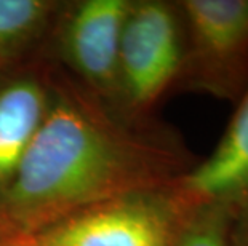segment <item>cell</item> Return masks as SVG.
Masks as SVG:
<instances>
[{"instance_id":"cell-1","label":"cell","mask_w":248,"mask_h":246,"mask_svg":"<svg viewBox=\"0 0 248 246\" xmlns=\"http://www.w3.org/2000/svg\"><path fill=\"white\" fill-rule=\"evenodd\" d=\"M50 85L44 122L0 198V243L126 193L171 186L199 161L171 127L126 118L53 59Z\"/></svg>"},{"instance_id":"cell-2","label":"cell","mask_w":248,"mask_h":246,"mask_svg":"<svg viewBox=\"0 0 248 246\" xmlns=\"http://www.w3.org/2000/svg\"><path fill=\"white\" fill-rule=\"evenodd\" d=\"M184 55V21L178 0H130L119 48V112L155 118L173 95Z\"/></svg>"},{"instance_id":"cell-3","label":"cell","mask_w":248,"mask_h":246,"mask_svg":"<svg viewBox=\"0 0 248 246\" xmlns=\"http://www.w3.org/2000/svg\"><path fill=\"white\" fill-rule=\"evenodd\" d=\"M184 55L175 93L235 104L248 85V0H178Z\"/></svg>"},{"instance_id":"cell-4","label":"cell","mask_w":248,"mask_h":246,"mask_svg":"<svg viewBox=\"0 0 248 246\" xmlns=\"http://www.w3.org/2000/svg\"><path fill=\"white\" fill-rule=\"evenodd\" d=\"M189 208L171 184L98 203L29 238L42 246H170Z\"/></svg>"},{"instance_id":"cell-5","label":"cell","mask_w":248,"mask_h":246,"mask_svg":"<svg viewBox=\"0 0 248 246\" xmlns=\"http://www.w3.org/2000/svg\"><path fill=\"white\" fill-rule=\"evenodd\" d=\"M130 0H64L46 53L119 112V48Z\"/></svg>"},{"instance_id":"cell-6","label":"cell","mask_w":248,"mask_h":246,"mask_svg":"<svg viewBox=\"0 0 248 246\" xmlns=\"http://www.w3.org/2000/svg\"><path fill=\"white\" fill-rule=\"evenodd\" d=\"M51 58L0 69V198L16 177L50 106Z\"/></svg>"},{"instance_id":"cell-7","label":"cell","mask_w":248,"mask_h":246,"mask_svg":"<svg viewBox=\"0 0 248 246\" xmlns=\"http://www.w3.org/2000/svg\"><path fill=\"white\" fill-rule=\"evenodd\" d=\"M175 186L189 205L215 203L235 216L248 209V85L212 154Z\"/></svg>"},{"instance_id":"cell-8","label":"cell","mask_w":248,"mask_h":246,"mask_svg":"<svg viewBox=\"0 0 248 246\" xmlns=\"http://www.w3.org/2000/svg\"><path fill=\"white\" fill-rule=\"evenodd\" d=\"M64 0H0V69L46 51Z\"/></svg>"},{"instance_id":"cell-9","label":"cell","mask_w":248,"mask_h":246,"mask_svg":"<svg viewBox=\"0 0 248 246\" xmlns=\"http://www.w3.org/2000/svg\"><path fill=\"white\" fill-rule=\"evenodd\" d=\"M234 221L235 214L226 206L191 205L170 246H231Z\"/></svg>"},{"instance_id":"cell-10","label":"cell","mask_w":248,"mask_h":246,"mask_svg":"<svg viewBox=\"0 0 248 246\" xmlns=\"http://www.w3.org/2000/svg\"><path fill=\"white\" fill-rule=\"evenodd\" d=\"M231 246H248V209L235 216L231 232Z\"/></svg>"},{"instance_id":"cell-11","label":"cell","mask_w":248,"mask_h":246,"mask_svg":"<svg viewBox=\"0 0 248 246\" xmlns=\"http://www.w3.org/2000/svg\"><path fill=\"white\" fill-rule=\"evenodd\" d=\"M0 246H42L35 242L34 238H19V240H10V242H2Z\"/></svg>"}]
</instances>
